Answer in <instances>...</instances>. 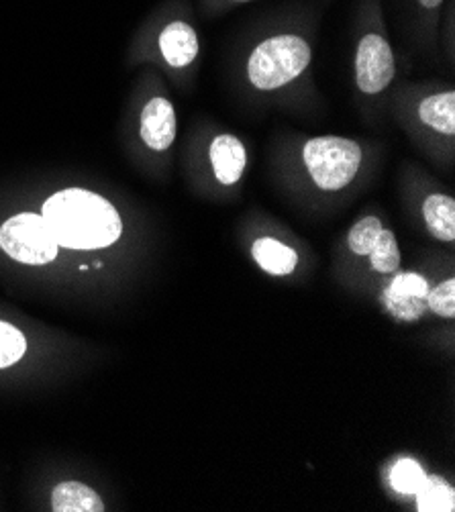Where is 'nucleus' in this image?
Instances as JSON below:
<instances>
[{"instance_id": "1", "label": "nucleus", "mask_w": 455, "mask_h": 512, "mask_svg": "<svg viewBox=\"0 0 455 512\" xmlns=\"http://www.w3.org/2000/svg\"><path fill=\"white\" fill-rule=\"evenodd\" d=\"M60 247L103 249L113 245L123 223L113 204L84 188H66L49 196L41 211Z\"/></svg>"}, {"instance_id": "2", "label": "nucleus", "mask_w": 455, "mask_h": 512, "mask_svg": "<svg viewBox=\"0 0 455 512\" xmlns=\"http://www.w3.org/2000/svg\"><path fill=\"white\" fill-rule=\"evenodd\" d=\"M311 45L298 35H276L260 43L249 58V82L258 90H276L296 80L311 64Z\"/></svg>"}, {"instance_id": "3", "label": "nucleus", "mask_w": 455, "mask_h": 512, "mask_svg": "<svg viewBox=\"0 0 455 512\" xmlns=\"http://www.w3.org/2000/svg\"><path fill=\"white\" fill-rule=\"evenodd\" d=\"M313 182L327 192L343 190L362 166V147L345 137H315L302 151Z\"/></svg>"}, {"instance_id": "4", "label": "nucleus", "mask_w": 455, "mask_h": 512, "mask_svg": "<svg viewBox=\"0 0 455 512\" xmlns=\"http://www.w3.org/2000/svg\"><path fill=\"white\" fill-rule=\"evenodd\" d=\"M0 247L27 266H45L58 258V241L43 215L21 213L0 227Z\"/></svg>"}, {"instance_id": "5", "label": "nucleus", "mask_w": 455, "mask_h": 512, "mask_svg": "<svg viewBox=\"0 0 455 512\" xmlns=\"http://www.w3.org/2000/svg\"><path fill=\"white\" fill-rule=\"evenodd\" d=\"M394 54L390 43L376 33L366 35L356 54V82L364 94H380L394 78Z\"/></svg>"}, {"instance_id": "6", "label": "nucleus", "mask_w": 455, "mask_h": 512, "mask_svg": "<svg viewBox=\"0 0 455 512\" xmlns=\"http://www.w3.org/2000/svg\"><path fill=\"white\" fill-rule=\"evenodd\" d=\"M427 294V280H423L417 274H398L394 282L386 288L384 300L396 317L404 321H413L421 317L423 309L427 306Z\"/></svg>"}, {"instance_id": "7", "label": "nucleus", "mask_w": 455, "mask_h": 512, "mask_svg": "<svg viewBox=\"0 0 455 512\" xmlns=\"http://www.w3.org/2000/svg\"><path fill=\"white\" fill-rule=\"evenodd\" d=\"M141 139L149 149L166 151L176 139V111L166 98H151L141 113Z\"/></svg>"}, {"instance_id": "8", "label": "nucleus", "mask_w": 455, "mask_h": 512, "mask_svg": "<svg viewBox=\"0 0 455 512\" xmlns=\"http://www.w3.org/2000/svg\"><path fill=\"white\" fill-rule=\"evenodd\" d=\"M211 164L217 180L225 186L239 182L247 166V153L235 135H219L211 143Z\"/></svg>"}, {"instance_id": "9", "label": "nucleus", "mask_w": 455, "mask_h": 512, "mask_svg": "<svg viewBox=\"0 0 455 512\" xmlns=\"http://www.w3.org/2000/svg\"><path fill=\"white\" fill-rule=\"evenodd\" d=\"M160 49L172 68H186L198 56V35L188 23L174 21L162 31Z\"/></svg>"}, {"instance_id": "10", "label": "nucleus", "mask_w": 455, "mask_h": 512, "mask_svg": "<svg viewBox=\"0 0 455 512\" xmlns=\"http://www.w3.org/2000/svg\"><path fill=\"white\" fill-rule=\"evenodd\" d=\"M54 512H103L100 496L82 482H62L52 492Z\"/></svg>"}, {"instance_id": "11", "label": "nucleus", "mask_w": 455, "mask_h": 512, "mask_svg": "<svg viewBox=\"0 0 455 512\" xmlns=\"http://www.w3.org/2000/svg\"><path fill=\"white\" fill-rule=\"evenodd\" d=\"M251 253H254V260L260 268L272 276H288L298 264L296 251L272 237L258 239L251 247Z\"/></svg>"}, {"instance_id": "12", "label": "nucleus", "mask_w": 455, "mask_h": 512, "mask_svg": "<svg viewBox=\"0 0 455 512\" xmlns=\"http://www.w3.org/2000/svg\"><path fill=\"white\" fill-rule=\"evenodd\" d=\"M423 217L433 237L441 241L455 239V200L445 194H431L423 204Z\"/></svg>"}, {"instance_id": "13", "label": "nucleus", "mask_w": 455, "mask_h": 512, "mask_svg": "<svg viewBox=\"0 0 455 512\" xmlns=\"http://www.w3.org/2000/svg\"><path fill=\"white\" fill-rule=\"evenodd\" d=\"M421 121L443 135L455 133V92H439L425 98L419 107Z\"/></svg>"}, {"instance_id": "14", "label": "nucleus", "mask_w": 455, "mask_h": 512, "mask_svg": "<svg viewBox=\"0 0 455 512\" xmlns=\"http://www.w3.org/2000/svg\"><path fill=\"white\" fill-rule=\"evenodd\" d=\"M415 496L421 512H451L455 508L453 488L437 476H425Z\"/></svg>"}, {"instance_id": "15", "label": "nucleus", "mask_w": 455, "mask_h": 512, "mask_svg": "<svg viewBox=\"0 0 455 512\" xmlns=\"http://www.w3.org/2000/svg\"><path fill=\"white\" fill-rule=\"evenodd\" d=\"M372 268L380 274H392L400 264V249L392 231L382 229L376 245L370 251Z\"/></svg>"}, {"instance_id": "16", "label": "nucleus", "mask_w": 455, "mask_h": 512, "mask_svg": "<svg viewBox=\"0 0 455 512\" xmlns=\"http://www.w3.org/2000/svg\"><path fill=\"white\" fill-rule=\"evenodd\" d=\"M425 470L411 457H404L392 468L390 484L400 494H415L425 480Z\"/></svg>"}, {"instance_id": "17", "label": "nucleus", "mask_w": 455, "mask_h": 512, "mask_svg": "<svg viewBox=\"0 0 455 512\" xmlns=\"http://www.w3.org/2000/svg\"><path fill=\"white\" fill-rule=\"evenodd\" d=\"M25 351H27L25 335L17 327L0 321V370L17 364L25 355Z\"/></svg>"}, {"instance_id": "18", "label": "nucleus", "mask_w": 455, "mask_h": 512, "mask_svg": "<svg viewBox=\"0 0 455 512\" xmlns=\"http://www.w3.org/2000/svg\"><path fill=\"white\" fill-rule=\"evenodd\" d=\"M382 223L378 217H364L362 221H358L356 225L351 227L347 243L351 247L353 253L358 255H370L372 247L376 245L380 231H382Z\"/></svg>"}, {"instance_id": "19", "label": "nucleus", "mask_w": 455, "mask_h": 512, "mask_svg": "<svg viewBox=\"0 0 455 512\" xmlns=\"http://www.w3.org/2000/svg\"><path fill=\"white\" fill-rule=\"evenodd\" d=\"M427 306L435 315L453 319L455 317V280L449 278L439 286H435L427 294Z\"/></svg>"}, {"instance_id": "20", "label": "nucleus", "mask_w": 455, "mask_h": 512, "mask_svg": "<svg viewBox=\"0 0 455 512\" xmlns=\"http://www.w3.org/2000/svg\"><path fill=\"white\" fill-rule=\"evenodd\" d=\"M419 3L423 9H437L443 0H419Z\"/></svg>"}]
</instances>
